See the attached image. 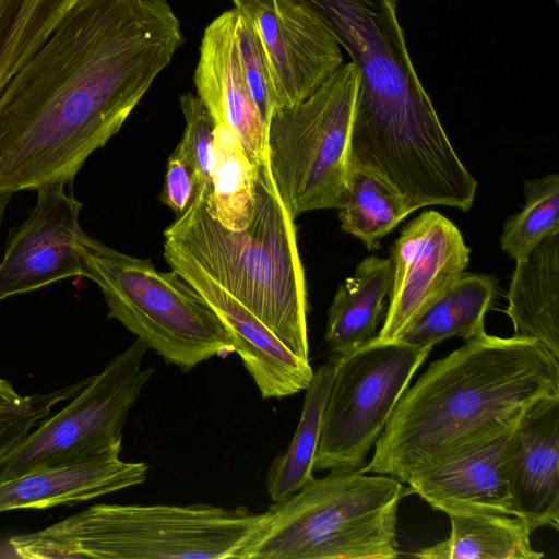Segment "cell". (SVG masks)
Wrapping results in <instances>:
<instances>
[{"label": "cell", "mask_w": 559, "mask_h": 559, "mask_svg": "<svg viewBox=\"0 0 559 559\" xmlns=\"http://www.w3.org/2000/svg\"><path fill=\"white\" fill-rule=\"evenodd\" d=\"M255 167L238 136L225 124H215L211 147L210 215L227 229L247 228L255 213Z\"/></svg>", "instance_id": "24"}, {"label": "cell", "mask_w": 559, "mask_h": 559, "mask_svg": "<svg viewBox=\"0 0 559 559\" xmlns=\"http://www.w3.org/2000/svg\"><path fill=\"white\" fill-rule=\"evenodd\" d=\"M390 258H365L338 285L328 311L324 334L329 359H340L376 337L392 285Z\"/></svg>", "instance_id": "20"}, {"label": "cell", "mask_w": 559, "mask_h": 559, "mask_svg": "<svg viewBox=\"0 0 559 559\" xmlns=\"http://www.w3.org/2000/svg\"><path fill=\"white\" fill-rule=\"evenodd\" d=\"M233 2L260 38L272 72L277 109L310 96L344 63L335 37L300 0Z\"/></svg>", "instance_id": "11"}, {"label": "cell", "mask_w": 559, "mask_h": 559, "mask_svg": "<svg viewBox=\"0 0 559 559\" xmlns=\"http://www.w3.org/2000/svg\"><path fill=\"white\" fill-rule=\"evenodd\" d=\"M36 193L27 217L8 237L0 263V300L83 277L75 243L83 230V203L62 186L45 187Z\"/></svg>", "instance_id": "13"}, {"label": "cell", "mask_w": 559, "mask_h": 559, "mask_svg": "<svg viewBox=\"0 0 559 559\" xmlns=\"http://www.w3.org/2000/svg\"><path fill=\"white\" fill-rule=\"evenodd\" d=\"M507 297L513 335L540 343L559 360V233L515 261Z\"/></svg>", "instance_id": "19"}, {"label": "cell", "mask_w": 559, "mask_h": 559, "mask_svg": "<svg viewBox=\"0 0 559 559\" xmlns=\"http://www.w3.org/2000/svg\"><path fill=\"white\" fill-rule=\"evenodd\" d=\"M147 349L136 338L90 377L61 411L39 423L0 461V479L121 451L129 413L155 371L142 368Z\"/></svg>", "instance_id": "9"}, {"label": "cell", "mask_w": 559, "mask_h": 559, "mask_svg": "<svg viewBox=\"0 0 559 559\" xmlns=\"http://www.w3.org/2000/svg\"><path fill=\"white\" fill-rule=\"evenodd\" d=\"M340 210L341 228L358 238L368 249L414 212L404 198L373 173L352 166L344 204Z\"/></svg>", "instance_id": "26"}, {"label": "cell", "mask_w": 559, "mask_h": 559, "mask_svg": "<svg viewBox=\"0 0 559 559\" xmlns=\"http://www.w3.org/2000/svg\"><path fill=\"white\" fill-rule=\"evenodd\" d=\"M450 536L421 548L413 557L423 559H539L531 545L526 522L508 514H454Z\"/></svg>", "instance_id": "22"}, {"label": "cell", "mask_w": 559, "mask_h": 559, "mask_svg": "<svg viewBox=\"0 0 559 559\" xmlns=\"http://www.w3.org/2000/svg\"><path fill=\"white\" fill-rule=\"evenodd\" d=\"M182 44L167 0H79L0 90V194L72 186Z\"/></svg>", "instance_id": "1"}, {"label": "cell", "mask_w": 559, "mask_h": 559, "mask_svg": "<svg viewBox=\"0 0 559 559\" xmlns=\"http://www.w3.org/2000/svg\"><path fill=\"white\" fill-rule=\"evenodd\" d=\"M79 0H0V90Z\"/></svg>", "instance_id": "25"}, {"label": "cell", "mask_w": 559, "mask_h": 559, "mask_svg": "<svg viewBox=\"0 0 559 559\" xmlns=\"http://www.w3.org/2000/svg\"><path fill=\"white\" fill-rule=\"evenodd\" d=\"M3 211L2 209L0 207V227H1V224H2V219H3Z\"/></svg>", "instance_id": "33"}, {"label": "cell", "mask_w": 559, "mask_h": 559, "mask_svg": "<svg viewBox=\"0 0 559 559\" xmlns=\"http://www.w3.org/2000/svg\"><path fill=\"white\" fill-rule=\"evenodd\" d=\"M21 395L13 389L12 384L0 378V406L12 402Z\"/></svg>", "instance_id": "32"}, {"label": "cell", "mask_w": 559, "mask_h": 559, "mask_svg": "<svg viewBox=\"0 0 559 559\" xmlns=\"http://www.w3.org/2000/svg\"><path fill=\"white\" fill-rule=\"evenodd\" d=\"M507 435L406 484L435 510L515 515L503 462Z\"/></svg>", "instance_id": "18"}, {"label": "cell", "mask_w": 559, "mask_h": 559, "mask_svg": "<svg viewBox=\"0 0 559 559\" xmlns=\"http://www.w3.org/2000/svg\"><path fill=\"white\" fill-rule=\"evenodd\" d=\"M432 348L374 337L338 359L314 471L361 469L392 412Z\"/></svg>", "instance_id": "10"}, {"label": "cell", "mask_w": 559, "mask_h": 559, "mask_svg": "<svg viewBox=\"0 0 559 559\" xmlns=\"http://www.w3.org/2000/svg\"><path fill=\"white\" fill-rule=\"evenodd\" d=\"M349 55L358 72L352 152L403 166L433 153L447 132L413 64L396 0H300Z\"/></svg>", "instance_id": "4"}, {"label": "cell", "mask_w": 559, "mask_h": 559, "mask_svg": "<svg viewBox=\"0 0 559 559\" xmlns=\"http://www.w3.org/2000/svg\"><path fill=\"white\" fill-rule=\"evenodd\" d=\"M338 359H329L317 370L307 386L301 415L287 449L269 467L265 486L271 500L282 502L300 490L314 472L323 413Z\"/></svg>", "instance_id": "23"}, {"label": "cell", "mask_w": 559, "mask_h": 559, "mask_svg": "<svg viewBox=\"0 0 559 559\" xmlns=\"http://www.w3.org/2000/svg\"><path fill=\"white\" fill-rule=\"evenodd\" d=\"M469 252L459 228L439 212L426 211L412 219L391 250L389 307L376 337L395 341L465 272Z\"/></svg>", "instance_id": "12"}, {"label": "cell", "mask_w": 559, "mask_h": 559, "mask_svg": "<svg viewBox=\"0 0 559 559\" xmlns=\"http://www.w3.org/2000/svg\"><path fill=\"white\" fill-rule=\"evenodd\" d=\"M515 515L533 532L559 528V395L531 405L503 442Z\"/></svg>", "instance_id": "15"}, {"label": "cell", "mask_w": 559, "mask_h": 559, "mask_svg": "<svg viewBox=\"0 0 559 559\" xmlns=\"http://www.w3.org/2000/svg\"><path fill=\"white\" fill-rule=\"evenodd\" d=\"M235 35L249 91L266 126L271 114L277 109L272 72L258 34L250 22L238 11L235 21Z\"/></svg>", "instance_id": "30"}, {"label": "cell", "mask_w": 559, "mask_h": 559, "mask_svg": "<svg viewBox=\"0 0 559 559\" xmlns=\"http://www.w3.org/2000/svg\"><path fill=\"white\" fill-rule=\"evenodd\" d=\"M179 104L186 126L176 151L191 166L197 189H205L209 194L211 147L215 122L198 95L185 93L180 96Z\"/></svg>", "instance_id": "29"}, {"label": "cell", "mask_w": 559, "mask_h": 559, "mask_svg": "<svg viewBox=\"0 0 559 559\" xmlns=\"http://www.w3.org/2000/svg\"><path fill=\"white\" fill-rule=\"evenodd\" d=\"M559 395V360L540 343L483 334L430 364L405 390L361 471L402 483L508 435Z\"/></svg>", "instance_id": "2"}, {"label": "cell", "mask_w": 559, "mask_h": 559, "mask_svg": "<svg viewBox=\"0 0 559 559\" xmlns=\"http://www.w3.org/2000/svg\"><path fill=\"white\" fill-rule=\"evenodd\" d=\"M269 520L267 510L207 503H97L11 536L2 550L21 559H241Z\"/></svg>", "instance_id": "5"}, {"label": "cell", "mask_w": 559, "mask_h": 559, "mask_svg": "<svg viewBox=\"0 0 559 559\" xmlns=\"http://www.w3.org/2000/svg\"><path fill=\"white\" fill-rule=\"evenodd\" d=\"M87 381L88 378L49 393L20 396L0 406V461L46 419L57 404L73 397Z\"/></svg>", "instance_id": "28"}, {"label": "cell", "mask_w": 559, "mask_h": 559, "mask_svg": "<svg viewBox=\"0 0 559 559\" xmlns=\"http://www.w3.org/2000/svg\"><path fill=\"white\" fill-rule=\"evenodd\" d=\"M236 15L235 8L227 10L206 26L194 84L215 124L227 126L238 136L255 166L266 152V126L242 71L235 35Z\"/></svg>", "instance_id": "16"}, {"label": "cell", "mask_w": 559, "mask_h": 559, "mask_svg": "<svg viewBox=\"0 0 559 559\" xmlns=\"http://www.w3.org/2000/svg\"><path fill=\"white\" fill-rule=\"evenodd\" d=\"M255 213L239 231L222 226L197 189L164 231V246L195 262L299 358L309 360L307 289L294 217L273 181L267 154L254 166Z\"/></svg>", "instance_id": "3"}, {"label": "cell", "mask_w": 559, "mask_h": 559, "mask_svg": "<svg viewBox=\"0 0 559 559\" xmlns=\"http://www.w3.org/2000/svg\"><path fill=\"white\" fill-rule=\"evenodd\" d=\"M171 270L182 276L223 321L236 353L263 399H283L304 391L313 369L295 355L251 311L215 282L195 262L164 246Z\"/></svg>", "instance_id": "14"}, {"label": "cell", "mask_w": 559, "mask_h": 559, "mask_svg": "<svg viewBox=\"0 0 559 559\" xmlns=\"http://www.w3.org/2000/svg\"><path fill=\"white\" fill-rule=\"evenodd\" d=\"M496 295L495 277L464 272L396 340L417 347L432 348L453 336L465 341L474 338L485 332L484 319Z\"/></svg>", "instance_id": "21"}, {"label": "cell", "mask_w": 559, "mask_h": 559, "mask_svg": "<svg viewBox=\"0 0 559 559\" xmlns=\"http://www.w3.org/2000/svg\"><path fill=\"white\" fill-rule=\"evenodd\" d=\"M409 493L389 475L330 469L270 506V520L241 559L397 558V509Z\"/></svg>", "instance_id": "6"}, {"label": "cell", "mask_w": 559, "mask_h": 559, "mask_svg": "<svg viewBox=\"0 0 559 559\" xmlns=\"http://www.w3.org/2000/svg\"><path fill=\"white\" fill-rule=\"evenodd\" d=\"M357 88L354 63H343L310 96L274 110L266 122L270 171L294 218L344 204Z\"/></svg>", "instance_id": "8"}, {"label": "cell", "mask_w": 559, "mask_h": 559, "mask_svg": "<svg viewBox=\"0 0 559 559\" xmlns=\"http://www.w3.org/2000/svg\"><path fill=\"white\" fill-rule=\"evenodd\" d=\"M75 243L83 277L99 287L108 318L118 320L166 364L186 372L234 353L223 321L176 271L160 272L150 259L117 251L84 230Z\"/></svg>", "instance_id": "7"}, {"label": "cell", "mask_w": 559, "mask_h": 559, "mask_svg": "<svg viewBox=\"0 0 559 559\" xmlns=\"http://www.w3.org/2000/svg\"><path fill=\"white\" fill-rule=\"evenodd\" d=\"M524 195L522 210L506 222L500 236L501 249L514 261L559 233V175L524 180Z\"/></svg>", "instance_id": "27"}, {"label": "cell", "mask_w": 559, "mask_h": 559, "mask_svg": "<svg viewBox=\"0 0 559 559\" xmlns=\"http://www.w3.org/2000/svg\"><path fill=\"white\" fill-rule=\"evenodd\" d=\"M195 180L191 166L187 159L175 150L167 160L165 182L159 197L160 201L170 207L178 217L190 206L195 194Z\"/></svg>", "instance_id": "31"}, {"label": "cell", "mask_w": 559, "mask_h": 559, "mask_svg": "<svg viewBox=\"0 0 559 559\" xmlns=\"http://www.w3.org/2000/svg\"><path fill=\"white\" fill-rule=\"evenodd\" d=\"M120 452L0 479V513L79 503L144 483L147 464L126 462Z\"/></svg>", "instance_id": "17"}]
</instances>
